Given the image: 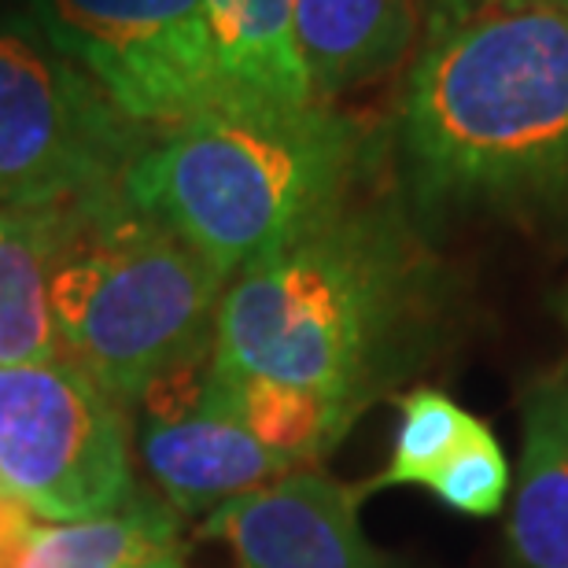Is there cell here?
<instances>
[{
	"mask_svg": "<svg viewBox=\"0 0 568 568\" xmlns=\"http://www.w3.org/2000/svg\"><path fill=\"white\" fill-rule=\"evenodd\" d=\"M403 141L432 207L568 203V11H473L414 71Z\"/></svg>",
	"mask_w": 568,
	"mask_h": 568,
	"instance_id": "obj_1",
	"label": "cell"
},
{
	"mask_svg": "<svg viewBox=\"0 0 568 568\" xmlns=\"http://www.w3.org/2000/svg\"><path fill=\"white\" fill-rule=\"evenodd\" d=\"M414 314V266L395 233L336 211L225 284L211 373L366 410L399 377Z\"/></svg>",
	"mask_w": 568,
	"mask_h": 568,
	"instance_id": "obj_2",
	"label": "cell"
},
{
	"mask_svg": "<svg viewBox=\"0 0 568 568\" xmlns=\"http://www.w3.org/2000/svg\"><path fill=\"white\" fill-rule=\"evenodd\" d=\"M358 133L322 104L222 108L166 130L122 174V196L225 281L344 211Z\"/></svg>",
	"mask_w": 568,
	"mask_h": 568,
	"instance_id": "obj_3",
	"label": "cell"
},
{
	"mask_svg": "<svg viewBox=\"0 0 568 568\" xmlns=\"http://www.w3.org/2000/svg\"><path fill=\"white\" fill-rule=\"evenodd\" d=\"M225 281L207 258L122 196L71 203L49 281L60 355L126 406L159 381L211 362Z\"/></svg>",
	"mask_w": 568,
	"mask_h": 568,
	"instance_id": "obj_4",
	"label": "cell"
},
{
	"mask_svg": "<svg viewBox=\"0 0 568 568\" xmlns=\"http://www.w3.org/2000/svg\"><path fill=\"white\" fill-rule=\"evenodd\" d=\"M0 491L71 525L133 498L122 403L71 358L0 366Z\"/></svg>",
	"mask_w": 568,
	"mask_h": 568,
	"instance_id": "obj_5",
	"label": "cell"
},
{
	"mask_svg": "<svg viewBox=\"0 0 568 568\" xmlns=\"http://www.w3.org/2000/svg\"><path fill=\"white\" fill-rule=\"evenodd\" d=\"M138 152L133 122L74 67L0 33V207L115 189Z\"/></svg>",
	"mask_w": 568,
	"mask_h": 568,
	"instance_id": "obj_6",
	"label": "cell"
},
{
	"mask_svg": "<svg viewBox=\"0 0 568 568\" xmlns=\"http://www.w3.org/2000/svg\"><path fill=\"white\" fill-rule=\"evenodd\" d=\"M55 41L133 126L236 108L214 60L203 0H49Z\"/></svg>",
	"mask_w": 568,
	"mask_h": 568,
	"instance_id": "obj_7",
	"label": "cell"
},
{
	"mask_svg": "<svg viewBox=\"0 0 568 568\" xmlns=\"http://www.w3.org/2000/svg\"><path fill=\"white\" fill-rule=\"evenodd\" d=\"M141 458L159 498L178 514H211L292 465L263 447L211 384V362L181 369L144 392Z\"/></svg>",
	"mask_w": 568,
	"mask_h": 568,
	"instance_id": "obj_8",
	"label": "cell"
},
{
	"mask_svg": "<svg viewBox=\"0 0 568 568\" xmlns=\"http://www.w3.org/2000/svg\"><path fill=\"white\" fill-rule=\"evenodd\" d=\"M200 536L236 568H388L366 539L358 491L314 469H292L211 509Z\"/></svg>",
	"mask_w": 568,
	"mask_h": 568,
	"instance_id": "obj_9",
	"label": "cell"
},
{
	"mask_svg": "<svg viewBox=\"0 0 568 568\" xmlns=\"http://www.w3.org/2000/svg\"><path fill=\"white\" fill-rule=\"evenodd\" d=\"M506 542L517 568H568V366L539 373L520 399Z\"/></svg>",
	"mask_w": 568,
	"mask_h": 568,
	"instance_id": "obj_10",
	"label": "cell"
},
{
	"mask_svg": "<svg viewBox=\"0 0 568 568\" xmlns=\"http://www.w3.org/2000/svg\"><path fill=\"white\" fill-rule=\"evenodd\" d=\"M214 60L236 108H311V71L295 41L292 0H203Z\"/></svg>",
	"mask_w": 568,
	"mask_h": 568,
	"instance_id": "obj_11",
	"label": "cell"
},
{
	"mask_svg": "<svg viewBox=\"0 0 568 568\" xmlns=\"http://www.w3.org/2000/svg\"><path fill=\"white\" fill-rule=\"evenodd\" d=\"M71 203L0 207V366L60 358L49 281L67 241Z\"/></svg>",
	"mask_w": 568,
	"mask_h": 568,
	"instance_id": "obj_12",
	"label": "cell"
},
{
	"mask_svg": "<svg viewBox=\"0 0 568 568\" xmlns=\"http://www.w3.org/2000/svg\"><path fill=\"white\" fill-rule=\"evenodd\" d=\"M292 19L314 93H339L403 60L417 11L414 0H292Z\"/></svg>",
	"mask_w": 568,
	"mask_h": 568,
	"instance_id": "obj_13",
	"label": "cell"
},
{
	"mask_svg": "<svg viewBox=\"0 0 568 568\" xmlns=\"http://www.w3.org/2000/svg\"><path fill=\"white\" fill-rule=\"evenodd\" d=\"M178 550V509L159 495L133 491L104 517L33 528L19 568H141Z\"/></svg>",
	"mask_w": 568,
	"mask_h": 568,
	"instance_id": "obj_14",
	"label": "cell"
},
{
	"mask_svg": "<svg viewBox=\"0 0 568 568\" xmlns=\"http://www.w3.org/2000/svg\"><path fill=\"white\" fill-rule=\"evenodd\" d=\"M214 392L222 395L225 406L241 417L244 428L292 465L303 469L306 462H317L328 454L347 428L358 422L355 406L328 399V395L288 388V384H266V381H222L211 373Z\"/></svg>",
	"mask_w": 568,
	"mask_h": 568,
	"instance_id": "obj_15",
	"label": "cell"
},
{
	"mask_svg": "<svg viewBox=\"0 0 568 568\" xmlns=\"http://www.w3.org/2000/svg\"><path fill=\"white\" fill-rule=\"evenodd\" d=\"M480 425L465 406L436 388H417L399 399V428H395L392 462L369 491L381 487H428L436 469L450 458L454 447Z\"/></svg>",
	"mask_w": 568,
	"mask_h": 568,
	"instance_id": "obj_16",
	"label": "cell"
},
{
	"mask_svg": "<svg viewBox=\"0 0 568 568\" xmlns=\"http://www.w3.org/2000/svg\"><path fill=\"white\" fill-rule=\"evenodd\" d=\"M514 469L503 443L484 422L465 436L428 480V491L462 517H495L506 506Z\"/></svg>",
	"mask_w": 568,
	"mask_h": 568,
	"instance_id": "obj_17",
	"label": "cell"
},
{
	"mask_svg": "<svg viewBox=\"0 0 568 568\" xmlns=\"http://www.w3.org/2000/svg\"><path fill=\"white\" fill-rule=\"evenodd\" d=\"M33 528L38 525H33L27 509L0 491V568H19L22 554L30 547Z\"/></svg>",
	"mask_w": 568,
	"mask_h": 568,
	"instance_id": "obj_18",
	"label": "cell"
},
{
	"mask_svg": "<svg viewBox=\"0 0 568 568\" xmlns=\"http://www.w3.org/2000/svg\"><path fill=\"white\" fill-rule=\"evenodd\" d=\"M462 11H480V8H487V4H554V8H565L568 11V0H454Z\"/></svg>",
	"mask_w": 568,
	"mask_h": 568,
	"instance_id": "obj_19",
	"label": "cell"
},
{
	"mask_svg": "<svg viewBox=\"0 0 568 568\" xmlns=\"http://www.w3.org/2000/svg\"><path fill=\"white\" fill-rule=\"evenodd\" d=\"M141 568H189V565L181 561V554H166V558H155V561H148Z\"/></svg>",
	"mask_w": 568,
	"mask_h": 568,
	"instance_id": "obj_20",
	"label": "cell"
}]
</instances>
